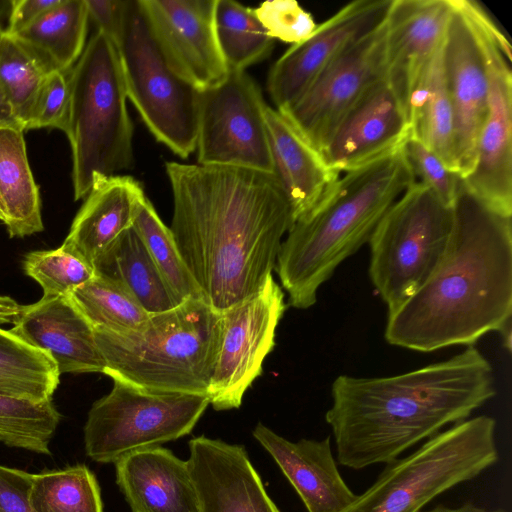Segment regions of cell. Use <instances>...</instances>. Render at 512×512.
<instances>
[{
	"label": "cell",
	"mask_w": 512,
	"mask_h": 512,
	"mask_svg": "<svg viewBox=\"0 0 512 512\" xmlns=\"http://www.w3.org/2000/svg\"><path fill=\"white\" fill-rule=\"evenodd\" d=\"M170 230L203 299L222 314L257 293L294 220L272 173L167 162Z\"/></svg>",
	"instance_id": "6da1fadb"
},
{
	"label": "cell",
	"mask_w": 512,
	"mask_h": 512,
	"mask_svg": "<svg viewBox=\"0 0 512 512\" xmlns=\"http://www.w3.org/2000/svg\"><path fill=\"white\" fill-rule=\"evenodd\" d=\"M449 246L429 279L388 315L385 339L431 352L472 346L499 332L511 347L512 221L471 194L463 180Z\"/></svg>",
	"instance_id": "7a4b0ae2"
},
{
	"label": "cell",
	"mask_w": 512,
	"mask_h": 512,
	"mask_svg": "<svg viewBox=\"0 0 512 512\" xmlns=\"http://www.w3.org/2000/svg\"><path fill=\"white\" fill-rule=\"evenodd\" d=\"M496 394L493 368L473 345L450 359L389 377L339 375L325 414L340 465L387 464Z\"/></svg>",
	"instance_id": "3957f363"
},
{
	"label": "cell",
	"mask_w": 512,
	"mask_h": 512,
	"mask_svg": "<svg viewBox=\"0 0 512 512\" xmlns=\"http://www.w3.org/2000/svg\"><path fill=\"white\" fill-rule=\"evenodd\" d=\"M415 181L403 148L341 174L281 243L274 269L288 305L313 306L321 285L368 243L387 210Z\"/></svg>",
	"instance_id": "277c9868"
},
{
	"label": "cell",
	"mask_w": 512,
	"mask_h": 512,
	"mask_svg": "<svg viewBox=\"0 0 512 512\" xmlns=\"http://www.w3.org/2000/svg\"><path fill=\"white\" fill-rule=\"evenodd\" d=\"M95 330L103 374L159 393L208 394L222 335V316L204 299L149 314L133 331Z\"/></svg>",
	"instance_id": "5b68a950"
},
{
	"label": "cell",
	"mask_w": 512,
	"mask_h": 512,
	"mask_svg": "<svg viewBox=\"0 0 512 512\" xmlns=\"http://www.w3.org/2000/svg\"><path fill=\"white\" fill-rule=\"evenodd\" d=\"M65 133L72 149L74 199L85 198L97 177H110L133 162V125L116 43L96 30L68 72Z\"/></svg>",
	"instance_id": "8992f818"
},
{
	"label": "cell",
	"mask_w": 512,
	"mask_h": 512,
	"mask_svg": "<svg viewBox=\"0 0 512 512\" xmlns=\"http://www.w3.org/2000/svg\"><path fill=\"white\" fill-rule=\"evenodd\" d=\"M496 421L468 418L387 464L375 482L341 512H420L440 494L472 480L499 459Z\"/></svg>",
	"instance_id": "52a82bcc"
},
{
	"label": "cell",
	"mask_w": 512,
	"mask_h": 512,
	"mask_svg": "<svg viewBox=\"0 0 512 512\" xmlns=\"http://www.w3.org/2000/svg\"><path fill=\"white\" fill-rule=\"evenodd\" d=\"M454 227L453 206L415 181L387 210L368 243L373 286L394 313L443 259Z\"/></svg>",
	"instance_id": "ba28073f"
},
{
	"label": "cell",
	"mask_w": 512,
	"mask_h": 512,
	"mask_svg": "<svg viewBox=\"0 0 512 512\" xmlns=\"http://www.w3.org/2000/svg\"><path fill=\"white\" fill-rule=\"evenodd\" d=\"M127 98L157 141L181 158L195 150L199 90L176 74L158 48L137 0H129L117 42Z\"/></svg>",
	"instance_id": "9c48e42d"
},
{
	"label": "cell",
	"mask_w": 512,
	"mask_h": 512,
	"mask_svg": "<svg viewBox=\"0 0 512 512\" xmlns=\"http://www.w3.org/2000/svg\"><path fill=\"white\" fill-rule=\"evenodd\" d=\"M209 405L206 395L159 393L113 380L111 391L95 401L84 426L86 454L115 463L140 450L188 435Z\"/></svg>",
	"instance_id": "30bf717a"
},
{
	"label": "cell",
	"mask_w": 512,
	"mask_h": 512,
	"mask_svg": "<svg viewBox=\"0 0 512 512\" xmlns=\"http://www.w3.org/2000/svg\"><path fill=\"white\" fill-rule=\"evenodd\" d=\"M483 54L488 78V109L472 172L465 188L492 209L512 216L511 45L479 3L458 0Z\"/></svg>",
	"instance_id": "8fae6325"
},
{
	"label": "cell",
	"mask_w": 512,
	"mask_h": 512,
	"mask_svg": "<svg viewBox=\"0 0 512 512\" xmlns=\"http://www.w3.org/2000/svg\"><path fill=\"white\" fill-rule=\"evenodd\" d=\"M261 91L245 72L229 70L199 90L198 164L272 173Z\"/></svg>",
	"instance_id": "7c38bea8"
},
{
	"label": "cell",
	"mask_w": 512,
	"mask_h": 512,
	"mask_svg": "<svg viewBox=\"0 0 512 512\" xmlns=\"http://www.w3.org/2000/svg\"><path fill=\"white\" fill-rule=\"evenodd\" d=\"M285 309L284 292L271 275L257 293L221 314V341L207 394L216 411L240 407L275 346Z\"/></svg>",
	"instance_id": "4fadbf2b"
},
{
	"label": "cell",
	"mask_w": 512,
	"mask_h": 512,
	"mask_svg": "<svg viewBox=\"0 0 512 512\" xmlns=\"http://www.w3.org/2000/svg\"><path fill=\"white\" fill-rule=\"evenodd\" d=\"M385 73L384 21L329 65L293 103L278 111L322 152L341 120Z\"/></svg>",
	"instance_id": "5bb4252c"
},
{
	"label": "cell",
	"mask_w": 512,
	"mask_h": 512,
	"mask_svg": "<svg viewBox=\"0 0 512 512\" xmlns=\"http://www.w3.org/2000/svg\"><path fill=\"white\" fill-rule=\"evenodd\" d=\"M392 0H355L293 44L272 66L267 79L270 97L281 110L293 103L346 50L379 28Z\"/></svg>",
	"instance_id": "9a60e30c"
},
{
	"label": "cell",
	"mask_w": 512,
	"mask_h": 512,
	"mask_svg": "<svg viewBox=\"0 0 512 512\" xmlns=\"http://www.w3.org/2000/svg\"><path fill=\"white\" fill-rule=\"evenodd\" d=\"M171 69L198 90L228 74L214 29L216 0H137Z\"/></svg>",
	"instance_id": "2e32d148"
},
{
	"label": "cell",
	"mask_w": 512,
	"mask_h": 512,
	"mask_svg": "<svg viewBox=\"0 0 512 512\" xmlns=\"http://www.w3.org/2000/svg\"><path fill=\"white\" fill-rule=\"evenodd\" d=\"M452 3L443 43V67L454 115L458 172L464 179L476 162L488 109V78L474 28L458 0Z\"/></svg>",
	"instance_id": "e0dca14e"
},
{
	"label": "cell",
	"mask_w": 512,
	"mask_h": 512,
	"mask_svg": "<svg viewBox=\"0 0 512 512\" xmlns=\"http://www.w3.org/2000/svg\"><path fill=\"white\" fill-rule=\"evenodd\" d=\"M410 136L406 109L384 78L341 120L322 153L343 174L402 148Z\"/></svg>",
	"instance_id": "ac0fdd59"
},
{
	"label": "cell",
	"mask_w": 512,
	"mask_h": 512,
	"mask_svg": "<svg viewBox=\"0 0 512 512\" xmlns=\"http://www.w3.org/2000/svg\"><path fill=\"white\" fill-rule=\"evenodd\" d=\"M188 447L199 512H281L244 446L201 435Z\"/></svg>",
	"instance_id": "d6986e66"
},
{
	"label": "cell",
	"mask_w": 512,
	"mask_h": 512,
	"mask_svg": "<svg viewBox=\"0 0 512 512\" xmlns=\"http://www.w3.org/2000/svg\"><path fill=\"white\" fill-rule=\"evenodd\" d=\"M452 0H392L385 20V78L407 112L410 94L444 40Z\"/></svg>",
	"instance_id": "ffe728a7"
},
{
	"label": "cell",
	"mask_w": 512,
	"mask_h": 512,
	"mask_svg": "<svg viewBox=\"0 0 512 512\" xmlns=\"http://www.w3.org/2000/svg\"><path fill=\"white\" fill-rule=\"evenodd\" d=\"M10 331L46 352L62 373H103L95 330L71 296L43 297L22 306Z\"/></svg>",
	"instance_id": "44dd1931"
},
{
	"label": "cell",
	"mask_w": 512,
	"mask_h": 512,
	"mask_svg": "<svg viewBox=\"0 0 512 512\" xmlns=\"http://www.w3.org/2000/svg\"><path fill=\"white\" fill-rule=\"evenodd\" d=\"M253 437L271 455L308 512H341L356 498L342 478L331 449L322 440L291 442L258 423Z\"/></svg>",
	"instance_id": "7402d4cb"
},
{
	"label": "cell",
	"mask_w": 512,
	"mask_h": 512,
	"mask_svg": "<svg viewBox=\"0 0 512 512\" xmlns=\"http://www.w3.org/2000/svg\"><path fill=\"white\" fill-rule=\"evenodd\" d=\"M272 174L282 188L293 220L308 214L341 174L277 109L265 108Z\"/></svg>",
	"instance_id": "603a6c76"
},
{
	"label": "cell",
	"mask_w": 512,
	"mask_h": 512,
	"mask_svg": "<svg viewBox=\"0 0 512 512\" xmlns=\"http://www.w3.org/2000/svg\"><path fill=\"white\" fill-rule=\"evenodd\" d=\"M114 464L131 512H199L187 460L172 451L161 446L140 450Z\"/></svg>",
	"instance_id": "cb8c5ba5"
},
{
	"label": "cell",
	"mask_w": 512,
	"mask_h": 512,
	"mask_svg": "<svg viewBox=\"0 0 512 512\" xmlns=\"http://www.w3.org/2000/svg\"><path fill=\"white\" fill-rule=\"evenodd\" d=\"M146 198L140 182L131 176L97 177L60 248L92 265L133 226Z\"/></svg>",
	"instance_id": "d4e9b609"
},
{
	"label": "cell",
	"mask_w": 512,
	"mask_h": 512,
	"mask_svg": "<svg viewBox=\"0 0 512 512\" xmlns=\"http://www.w3.org/2000/svg\"><path fill=\"white\" fill-rule=\"evenodd\" d=\"M92 265L96 276L126 289L148 314L180 304L133 226L113 241Z\"/></svg>",
	"instance_id": "484cf974"
},
{
	"label": "cell",
	"mask_w": 512,
	"mask_h": 512,
	"mask_svg": "<svg viewBox=\"0 0 512 512\" xmlns=\"http://www.w3.org/2000/svg\"><path fill=\"white\" fill-rule=\"evenodd\" d=\"M443 43L444 40L413 88L407 103V115L410 137L424 144L450 170L459 174L454 115L443 67Z\"/></svg>",
	"instance_id": "4316f807"
},
{
	"label": "cell",
	"mask_w": 512,
	"mask_h": 512,
	"mask_svg": "<svg viewBox=\"0 0 512 512\" xmlns=\"http://www.w3.org/2000/svg\"><path fill=\"white\" fill-rule=\"evenodd\" d=\"M23 132L0 128V213L10 237L44 229L39 188L28 163Z\"/></svg>",
	"instance_id": "83f0119b"
},
{
	"label": "cell",
	"mask_w": 512,
	"mask_h": 512,
	"mask_svg": "<svg viewBox=\"0 0 512 512\" xmlns=\"http://www.w3.org/2000/svg\"><path fill=\"white\" fill-rule=\"evenodd\" d=\"M88 20L85 0H60L56 6L11 37L49 73H67L85 48Z\"/></svg>",
	"instance_id": "f1b7e54d"
},
{
	"label": "cell",
	"mask_w": 512,
	"mask_h": 512,
	"mask_svg": "<svg viewBox=\"0 0 512 512\" xmlns=\"http://www.w3.org/2000/svg\"><path fill=\"white\" fill-rule=\"evenodd\" d=\"M60 374L52 358L0 327V394L52 400Z\"/></svg>",
	"instance_id": "f546056e"
},
{
	"label": "cell",
	"mask_w": 512,
	"mask_h": 512,
	"mask_svg": "<svg viewBox=\"0 0 512 512\" xmlns=\"http://www.w3.org/2000/svg\"><path fill=\"white\" fill-rule=\"evenodd\" d=\"M214 29L228 71H245L266 58L274 45L254 9L232 0H216Z\"/></svg>",
	"instance_id": "4dcf8cb0"
},
{
	"label": "cell",
	"mask_w": 512,
	"mask_h": 512,
	"mask_svg": "<svg viewBox=\"0 0 512 512\" xmlns=\"http://www.w3.org/2000/svg\"><path fill=\"white\" fill-rule=\"evenodd\" d=\"M30 503L35 512H104L98 481L83 464L33 474Z\"/></svg>",
	"instance_id": "1f68e13d"
},
{
	"label": "cell",
	"mask_w": 512,
	"mask_h": 512,
	"mask_svg": "<svg viewBox=\"0 0 512 512\" xmlns=\"http://www.w3.org/2000/svg\"><path fill=\"white\" fill-rule=\"evenodd\" d=\"M61 419L52 400L33 401L0 394V442L50 455V440Z\"/></svg>",
	"instance_id": "d6a6232c"
},
{
	"label": "cell",
	"mask_w": 512,
	"mask_h": 512,
	"mask_svg": "<svg viewBox=\"0 0 512 512\" xmlns=\"http://www.w3.org/2000/svg\"><path fill=\"white\" fill-rule=\"evenodd\" d=\"M71 298L94 329L125 333L140 328L149 317L126 289L96 275Z\"/></svg>",
	"instance_id": "836d02e7"
},
{
	"label": "cell",
	"mask_w": 512,
	"mask_h": 512,
	"mask_svg": "<svg viewBox=\"0 0 512 512\" xmlns=\"http://www.w3.org/2000/svg\"><path fill=\"white\" fill-rule=\"evenodd\" d=\"M133 227L176 299L180 303L191 298L203 299L199 286L178 251L170 228L161 221L148 198L141 205Z\"/></svg>",
	"instance_id": "e575fe53"
},
{
	"label": "cell",
	"mask_w": 512,
	"mask_h": 512,
	"mask_svg": "<svg viewBox=\"0 0 512 512\" xmlns=\"http://www.w3.org/2000/svg\"><path fill=\"white\" fill-rule=\"evenodd\" d=\"M49 72L13 37L0 38V87L23 130Z\"/></svg>",
	"instance_id": "d590c367"
},
{
	"label": "cell",
	"mask_w": 512,
	"mask_h": 512,
	"mask_svg": "<svg viewBox=\"0 0 512 512\" xmlns=\"http://www.w3.org/2000/svg\"><path fill=\"white\" fill-rule=\"evenodd\" d=\"M23 268L42 287L43 297L71 296L95 277L90 263L60 247L27 253Z\"/></svg>",
	"instance_id": "8d00e7d4"
},
{
	"label": "cell",
	"mask_w": 512,
	"mask_h": 512,
	"mask_svg": "<svg viewBox=\"0 0 512 512\" xmlns=\"http://www.w3.org/2000/svg\"><path fill=\"white\" fill-rule=\"evenodd\" d=\"M402 148L416 181L426 185L443 203L453 206L462 185L460 174L450 170L437 154L413 137Z\"/></svg>",
	"instance_id": "74e56055"
},
{
	"label": "cell",
	"mask_w": 512,
	"mask_h": 512,
	"mask_svg": "<svg viewBox=\"0 0 512 512\" xmlns=\"http://www.w3.org/2000/svg\"><path fill=\"white\" fill-rule=\"evenodd\" d=\"M254 12L270 37L292 45L306 39L317 26L294 0L265 1Z\"/></svg>",
	"instance_id": "f35d334b"
},
{
	"label": "cell",
	"mask_w": 512,
	"mask_h": 512,
	"mask_svg": "<svg viewBox=\"0 0 512 512\" xmlns=\"http://www.w3.org/2000/svg\"><path fill=\"white\" fill-rule=\"evenodd\" d=\"M70 89L68 72L48 73L37 94L25 130L57 128L65 132L68 122Z\"/></svg>",
	"instance_id": "ab89813d"
},
{
	"label": "cell",
	"mask_w": 512,
	"mask_h": 512,
	"mask_svg": "<svg viewBox=\"0 0 512 512\" xmlns=\"http://www.w3.org/2000/svg\"><path fill=\"white\" fill-rule=\"evenodd\" d=\"M33 474L0 464V512H35L30 503Z\"/></svg>",
	"instance_id": "60d3db41"
},
{
	"label": "cell",
	"mask_w": 512,
	"mask_h": 512,
	"mask_svg": "<svg viewBox=\"0 0 512 512\" xmlns=\"http://www.w3.org/2000/svg\"><path fill=\"white\" fill-rule=\"evenodd\" d=\"M88 16L97 30L110 37L116 44L122 33L128 1L85 0Z\"/></svg>",
	"instance_id": "b9f144b4"
},
{
	"label": "cell",
	"mask_w": 512,
	"mask_h": 512,
	"mask_svg": "<svg viewBox=\"0 0 512 512\" xmlns=\"http://www.w3.org/2000/svg\"><path fill=\"white\" fill-rule=\"evenodd\" d=\"M59 2L60 0H12L9 21L4 33L15 35Z\"/></svg>",
	"instance_id": "7bdbcfd3"
},
{
	"label": "cell",
	"mask_w": 512,
	"mask_h": 512,
	"mask_svg": "<svg viewBox=\"0 0 512 512\" xmlns=\"http://www.w3.org/2000/svg\"><path fill=\"white\" fill-rule=\"evenodd\" d=\"M22 306L13 298L0 295V326L3 324H14L17 320Z\"/></svg>",
	"instance_id": "ee69618b"
},
{
	"label": "cell",
	"mask_w": 512,
	"mask_h": 512,
	"mask_svg": "<svg viewBox=\"0 0 512 512\" xmlns=\"http://www.w3.org/2000/svg\"><path fill=\"white\" fill-rule=\"evenodd\" d=\"M3 32L0 31V38ZM11 127L23 130L21 124L16 119L1 87H0V128ZM24 131V130H23Z\"/></svg>",
	"instance_id": "f6af8a7d"
},
{
	"label": "cell",
	"mask_w": 512,
	"mask_h": 512,
	"mask_svg": "<svg viewBox=\"0 0 512 512\" xmlns=\"http://www.w3.org/2000/svg\"><path fill=\"white\" fill-rule=\"evenodd\" d=\"M420 512H506V511L502 510V509L486 510V509H483V508L478 507L476 505L468 503V504H464V505H462L460 507H457V508H449V507H446L444 505H438V506H435L432 509H429V510H426V511L421 510Z\"/></svg>",
	"instance_id": "bcb514c9"
},
{
	"label": "cell",
	"mask_w": 512,
	"mask_h": 512,
	"mask_svg": "<svg viewBox=\"0 0 512 512\" xmlns=\"http://www.w3.org/2000/svg\"><path fill=\"white\" fill-rule=\"evenodd\" d=\"M12 7V0H0V31L5 32Z\"/></svg>",
	"instance_id": "7dc6e473"
},
{
	"label": "cell",
	"mask_w": 512,
	"mask_h": 512,
	"mask_svg": "<svg viewBox=\"0 0 512 512\" xmlns=\"http://www.w3.org/2000/svg\"><path fill=\"white\" fill-rule=\"evenodd\" d=\"M0 220L2 221V215H1V213H0Z\"/></svg>",
	"instance_id": "c3c4849f"
}]
</instances>
